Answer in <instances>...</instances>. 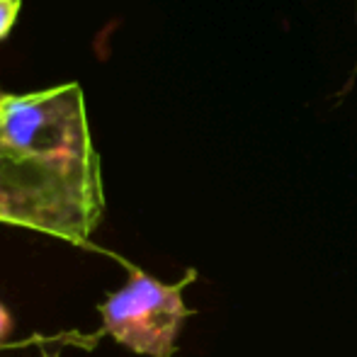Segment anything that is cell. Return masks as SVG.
Returning <instances> with one entry per match:
<instances>
[{"label": "cell", "mask_w": 357, "mask_h": 357, "mask_svg": "<svg viewBox=\"0 0 357 357\" xmlns=\"http://www.w3.org/2000/svg\"><path fill=\"white\" fill-rule=\"evenodd\" d=\"M8 331H10V316H8V311L3 309V304H0V340L8 335Z\"/></svg>", "instance_id": "obj_5"}, {"label": "cell", "mask_w": 357, "mask_h": 357, "mask_svg": "<svg viewBox=\"0 0 357 357\" xmlns=\"http://www.w3.org/2000/svg\"><path fill=\"white\" fill-rule=\"evenodd\" d=\"M102 212V185L17 153L0 139V224L88 245Z\"/></svg>", "instance_id": "obj_1"}, {"label": "cell", "mask_w": 357, "mask_h": 357, "mask_svg": "<svg viewBox=\"0 0 357 357\" xmlns=\"http://www.w3.org/2000/svg\"><path fill=\"white\" fill-rule=\"evenodd\" d=\"M197 280L190 268L178 282L165 284L139 268H129L122 289L107 294L100 304L102 333L137 355L175 357L178 335L195 309L185 304L183 291Z\"/></svg>", "instance_id": "obj_3"}, {"label": "cell", "mask_w": 357, "mask_h": 357, "mask_svg": "<svg viewBox=\"0 0 357 357\" xmlns=\"http://www.w3.org/2000/svg\"><path fill=\"white\" fill-rule=\"evenodd\" d=\"M5 95H8V93H5V90H3V85H0V105H3V100H5Z\"/></svg>", "instance_id": "obj_6"}, {"label": "cell", "mask_w": 357, "mask_h": 357, "mask_svg": "<svg viewBox=\"0 0 357 357\" xmlns=\"http://www.w3.org/2000/svg\"><path fill=\"white\" fill-rule=\"evenodd\" d=\"M20 10H22V0H0V42L13 34L20 20Z\"/></svg>", "instance_id": "obj_4"}, {"label": "cell", "mask_w": 357, "mask_h": 357, "mask_svg": "<svg viewBox=\"0 0 357 357\" xmlns=\"http://www.w3.org/2000/svg\"><path fill=\"white\" fill-rule=\"evenodd\" d=\"M0 139L17 153L61 165L102 185L83 88L63 83L34 93H8L0 105Z\"/></svg>", "instance_id": "obj_2"}]
</instances>
